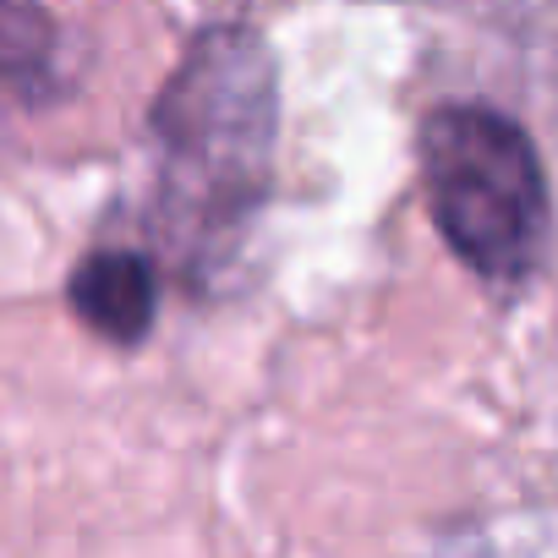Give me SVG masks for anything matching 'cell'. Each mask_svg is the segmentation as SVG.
Segmentation results:
<instances>
[{"instance_id": "obj_1", "label": "cell", "mask_w": 558, "mask_h": 558, "mask_svg": "<svg viewBox=\"0 0 558 558\" xmlns=\"http://www.w3.org/2000/svg\"><path fill=\"white\" fill-rule=\"evenodd\" d=\"M274 56L252 28L203 34L154 105L159 197L181 235L219 246L268 192L274 159Z\"/></svg>"}, {"instance_id": "obj_2", "label": "cell", "mask_w": 558, "mask_h": 558, "mask_svg": "<svg viewBox=\"0 0 558 558\" xmlns=\"http://www.w3.org/2000/svg\"><path fill=\"white\" fill-rule=\"evenodd\" d=\"M422 175L444 241L487 279H520L547 235V181L531 137L487 105L422 121Z\"/></svg>"}, {"instance_id": "obj_3", "label": "cell", "mask_w": 558, "mask_h": 558, "mask_svg": "<svg viewBox=\"0 0 558 558\" xmlns=\"http://www.w3.org/2000/svg\"><path fill=\"white\" fill-rule=\"evenodd\" d=\"M66 296L94 335L116 345H137L159 313V279L137 252H94L77 263Z\"/></svg>"}, {"instance_id": "obj_4", "label": "cell", "mask_w": 558, "mask_h": 558, "mask_svg": "<svg viewBox=\"0 0 558 558\" xmlns=\"http://www.w3.org/2000/svg\"><path fill=\"white\" fill-rule=\"evenodd\" d=\"M56 56V23L34 0H0V83L34 88Z\"/></svg>"}]
</instances>
